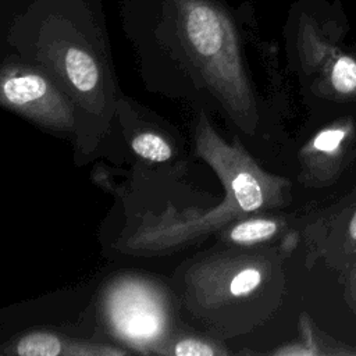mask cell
<instances>
[{"label": "cell", "mask_w": 356, "mask_h": 356, "mask_svg": "<svg viewBox=\"0 0 356 356\" xmlns=\"http://www.w3.org/2000/svg\"><path fill=\"white\" fill-rule=\"evenodd\" d=\"M177 8L181 81L174 96L209 107L241 132L256 135L261 113L231 19L209 0H179Z\"/></svg>", "instance_id": "obj_1"}, {"label": "cell", "mask_w": 356, "mask_h": 356, "mask_svg": "<svg viewBox=\"0 0 356 356\" xmlns=\"http://www.w3.org/2000/svg\"><path fill=\"white\" fill-rule=\"evenodd\" d=\"M18 47L26 63L43 70L71 99L78 114L76 154H92L106 136L120 102L102 38L65 18L51 17Z\"/></svg>", "instance_id": "obj_2"}, {"label": "cell", "mask_w": 356, "mask_h": 356, "mask_svg": "<svg viewBox=\"0 0 356 356\" xmlns=\"http://www.w3.org/2000/svg\"><path fill=\"white\" fill-rule=\"evenodd\" d=\"M0 100L24 118L58 134L78 129V114L67 93L40 68L29 63H7L0 76Z\"/></svg>", "instance_id": "obj_3"}, {"label": "cell", "mask_w": 356, "mask_h": 356, "mask_svg": "<svg viewBox=\"0 0 356 356\" xmlns=\"http://www.w3.org/2000/svg\"><path fill=\"white\" fill-rule=\"evenodd\" d=\"M104 310L113 332L135 346H149L167 328V300L143 280L117 281L106 293Z\"/></svg>", "instance_id": "obj_4"}, {"label": "cell", "mask_w": 356, "mask_h": 356, "mask_svg": "<svg viewBox=\"0 0 356 356\" xmlns=\"http://www.w3.org/2000/svg\"><path fill=\"white\" fill-rule=\"evenodd\" d=\"M13 353L21 356H89V355H125L127 352L118 348H110L96 343H79L70 339H63L47 331H35L21 337L13 349Z\"/></svg>", "instance_id": "obj_5"}, {"label": "cell", "mask_w": 356, "mask_h": 356, "mask_svg": "<svg viewBox=\"0 0 356 356\" xmlns=\"http://www.w3.org/2000/svg\"><path fill=\"white\" fill-rule=\"evenodd\" d=\"M131 147L138 156L153 163H163L172 157V149L167 139L152 131L138 132L131 139Z\"/></svg>", "instance_id": "obj_6"}, {"label": "cell", "mask_w": 356, "mask_h": 356, "mask_svg": "<svg viewBox=\"0 0 356 356\" xmlns=\"http://www.w3.org/2000/svg\"><path fill=\"white\" fill-rule=\"evenodd\" d=\"M278 225L267 218H250L238 222L229 231V239L241 245H252L275 235Z\"/></svg>", "instance_id": "obj_7"}, {"label": "cell", "mask_w": 356, "mask_h": 356, "mask_svg": "<svg viewBox=\"0 0 356 356\" xmlns=\"http://www.w3.org/2000/svg\"><path fill=\"white\" fill-rule=\"evenodd\" d=\"M331 82L341 93L352 92L356 88V61L348 56L338 57L331 71Z\"/></svg>", "instance_id": "obj_8"}, {"label": "cell", "mask_w": 356, "mask_h": 356, "mask_svg": "<svg viewBox=\"0 0 356 356\" xmlns=\"http://www.w3.org/2000/svg\"><path fill=\"white\" fill-rule=\"evenodd\" d=\"M260 282H261V273L257 268H252V267L242 268L234 275L229 284V292L234 296H245L253 292Z\"/></svg>", "instance_id": "obj_9"}, {"label": "cell", "mask_w": 356, "mask_h": 356, "mask_svg": "<svg viewBox=\"0 0 356 356\" xmlns=\"http://www.w3.org/2000/svg\"><path fill=\"white\" fill-rule=\"evenodd\" d=\"M172 352L177 356H214L218 353L210 343L193 338L178 341Z\"/></svg>", "instance_id": "obj_10"}, {"label": "cell", "mask_w": 356, "mask_h": 356, "mask_svg": "<svg viewBox=\"0 0 356 356\" xmlns=\"http://www.w3.org/2000/svg\"><path fill=\"white\" fill-rule=\"evenodd\" d=\"M343 131L339 129H328V131H323L320 135H317V138L313 142V146L317 150L321 152H330L334 150L341 140L343 139Z\"/></svg>", "instance_id": "obj_11"}, {"label": "cell", "mask_w": 356, "mask_h": 356, "mask_svg": "<svg viewBox=\"0 0 356 356\" xmlns=\"http://www.w3.org/2000/svg\"><path fill=\"white\" fill-rule=\"evenodd\" d=\"M349 234H350V236L356 241V213H355L353 218L350 220V224H349Z\"/></svg>", "instance_id": "obj_12"}]
</instances>
